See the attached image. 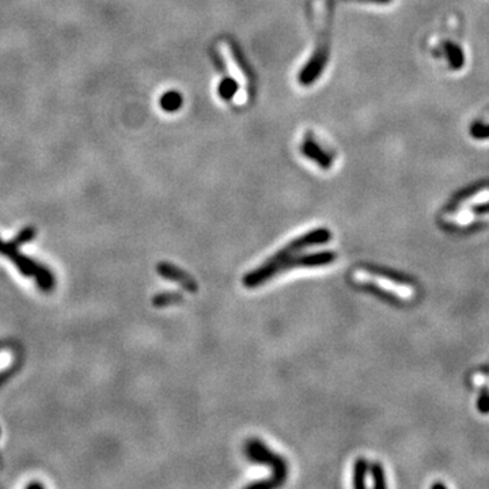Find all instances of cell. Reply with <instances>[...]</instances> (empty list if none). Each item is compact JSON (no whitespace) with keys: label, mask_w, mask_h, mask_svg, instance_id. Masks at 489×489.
Here are the masks:
<instances>
[{"label":"cell","mask_w":489,"mask_h":489,"mask_svg":"<svg viewBox=\"0 0 489 489\" xmlns=\"http://www.w3.org/2000/svg\"><path fill=\"white\" fill-rule=\"evenodd\" d=\"M337 254L332 250H324V251H317V253H310V254H301V256H290L285 257L280 261H270L258 268H256L251 272H247L242 279L244 287L251 290L257 288L263 284H265L268 280L272 277L284 274L290 270L295 268H318V267H326L331 265L336 261Z\"/></svg>","instance_id":"cell-1"},{"label":"cell","mask_w":489,"mask_h":489,"mask_svg":"<svg viewBox=\"0 0 489 489\" xmlns=\"http://www.w3.org/2000/svg\"><path fill=\"white\" fill-rule=\"evenodd\" d=\"M244 456L249 462L257 465H265L272 470V476L263 481H254L247 484L244 488L249 489H272L283 486L288 476L287 461L281 456L272 451L263 440L253 438L249 439L244 445Z\"/></svg>","instance_id":"cell-2"},{"label":"cell","mask_w":489,"mask_h":489,"mask_svg":"<svg viewBox=\"0 0 489 489\" xmlns=\"http://www.w3.org/2000/svg\"><path fill=\"white\" fill-rule=\"evenodd\" d=\"M34 235H35V230L28 227V229L22 230L15 237V240L13 242L4 244L3 241H0V253L3 256H6L7 258H10L17 265V268L21 271V274H24L28 277H34L41 290L51 291L55 284L52 274L45 267L34 263L29 257L19 253V246L29 242L31 240L34 238Z\"/></svg>","instance_id":"cell-3"},{"label":"cell","mask_w":489,"mask_h":489,"mask_svg":"<svg viewBox=\"0 0 489 489\" xmlns=\"http://www.w3.org/2000/svg\"><path fill=\"white\" fill-rule=\"evenodd\" d=\"M331 56V34L329 31H324L322 38L320 40L313 56L307 61L302 71L299 72L298 81L302 86H310L317 82L328 65Z\"/></svg>","instance_id":"cell-4"},{"label":"cell","mask_w":489,"mask_h":489,"mask_svg":"<svg viewBox=\"0 0 489 489\" xmlns=\"http://www.w3.org/2000/svg\"><path fill=\"white\" fill-rule=\"evenodd\" d=\"M332 240V233L329 229L325 227H320V229H314L310 230L308 233L299 235L298 238L292 240L290 244H285L283 249H280L275 256H272L271 258H268L270 261H280L285 257H290L292 254H297L301 250H305L307 247H313V246H320V244H328Z\"/></svg>","instance_id":"cell-5"},{"label":"cell","mask_w":489,"mask_h":489,"mask_svg":"<svg viewBox=\"0 0 489 489\" xmlns=\"http://www.w3.org/2000/svg\"><path fill=\"white\" fill-rule=\"evenodd\" d=\"M156 272H158V275L162 276L163 279L177 283L181 288H183L188 292H190V294H196L199 291L197 281L192 276L189 275L188 272H185L183 270L173 265V264L162 261V263H159L156 265Z\"/></svg>","instance_id":"cell-6"},{"label":"cell","mask_w":489,"mask_h":489,"mask_svg":"<svg viewBox=\"0 0 489 489\" xmlns=\"http://www.w3.org/2000/svg\"><path fill=\"white\" fill-rule=\"evenodd\" d=\"M302 154L310 160L315 162L321 169L329 170L333 165V158L329 153H326L317 142L313 139H306L302 144Z\"/></svg>","instance_id":"cell-7"},{"label":"cell","mask_w":489,"mask_h":489,"mask_svg":"<svg viewBox=\"0 0 489 489\" xmlns=\"http://www.w3.org/2000/svg\"><path fill=\"white\" fill-rule=\"evenodd\" d=\"M183 103V95L179 92H174V90L166 92L159 98V105H160L162 110H165L167 113H174V112L180 110Z\"/></svg>","instance_id":"cell-8"},{"label":"cell","mask_w":489,"mask_h":489,"mask_svg":"<svg viewBox=\"0 0 489 489\" xmlns=\"http://www.w3.org/2000/svg\"><path fill=\"white\" fill-rule=\"evenodd\" d=\"M181 302H183V295L180 291L158 292L153 298V305L155 307H167V306L179 305Z\"/></svg>","instance_id":"cell-9"},{"label":"cell","mask_w":489,"mask_h":489,"mask_svg":"<svg viewBox=\"0 0 489 489\" xmlns=\"http://www.w3.org/2000/svg\"><path fill=\"white\" fill-rule=\"evenodd\" d=\"M240 90V85L235 79L226 76L220 81L217 86V94L223 101H231Z\"/></svg>","instance_id":"cell-10"},{"label":"cell","mask_w":489,"mask_h":489,"mask_svg":"<svg viewBox=\"0 0 489 489\" xmlns=\"http://www.w3.org/2000/svg\"><path fill=\"white\" fill-rule=\"evenodd\" d=\"M370 463L367 459L358 458L354 466V487L355 488H366V476L368 473Z\"/></svg>","instance_id":"cell-11"},{"label":"cell","mask_w":489,"mask_h":489,"mask_svg":"<svg viewBox=\"0 0 489 489\" xmlns=\"http://www.w3.org/2000/svg\"><path fill=\"white\" fill-rule=\"evenodd\" d=\"M14 360L15 355L11 349H0V379H3L10 372V368L14 366Z\"/></svg>","instance_id":"cell-12"},{"label":"cell","mask_w":489,"mask_h":489,"mask_svg":"<svg viewBox=\"0 0 489 489\" xmlns=\"http://www.w3.org/2000/svg\"><path fill=\"white\" fill-rule=\"evenodd\" d=\"M368 470H370L372 481H374L372 486L375 488H385L386 487V481H385V473H383L382 465L378 463V462H372V463H370Z\"/></svg>","instance_id":"cell-13"},{"label":"cell","mask_w":489,"mask_h":489,"mask_svg":"<svg viewBox=\"0 0 489 489\" xmlns=\"http://www.w3.org/2000/svg\"><path fill=\"white\" fill-rule=\"evenodd\" d=\"M487 201H489V189H484V190L476 193L473 197L462 201L461 207L462 208H467V207H472V206H476V204H484Z\"/></svg>","instance_id":"cell-14"},{"label":"cell","mask_w":489,"mask_h":489,"mask_svg":"<svg viewBox=\"0 0 489 489\" xmlns=\"http://www.w3.org/2000/svg\"><path fill=\"white\" fill-rule=\"evenodd\" d=\"M351 1H362V3H389L390 0H351Z\"/></svg>","instance_id":"cell-15"}]
</instances>
